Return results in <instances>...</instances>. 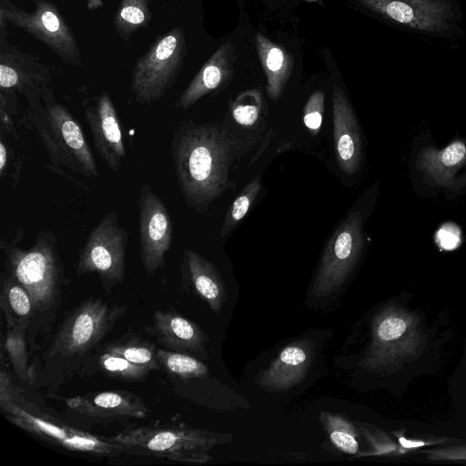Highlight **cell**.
Masks as SVG:
<instances>
[{
	"mask_svg": "<svg viewBox=\"0 0 466 466\" xmlns=\"http://www.w3.org/2000/svg\"><path fill=\"white\" fill-rule=\"evenodd\" d=\"M98 367L106 376L123 381H138L144 380L150 370L137 366L124 357L106 350L99 355Z\"/></svg>",
	"mask_w": 466,
	"mask_h": 466,
	"instance_id": "f546056e",
	"label": "cell"
},
{
	"mask_svg": "<svg viewBox=\"0 0 466 466\" xmlns=\"http://www.w3.org/2000/svg\"><path fill=\"white\" fill-rule=\"evenodd\" d=\"M125 454L154 456L181 462L203 463L217 443L215 434L194 429L173 417L168 422L127 427L112 436Z\"/></svg>",
	"mask_w": 466,
	"mask_h": 466,
	"instance_id": "8992f818",
	"label": "cell"
},
{
	"mask_svg": "<svg viewBox=\"0 0 466 466\" xmlns=\"http://www.w3.org/2000/svg\"><path fill=\"white\" fill-rule=\"evenodd\" d=\"M157 357L167 373L183 381L208 374V369L203 362L187 353L160 348L157 350Z\"/></svg>",
	"mask_w": 466,
	"mask_h": 466,
	"instance_id": "4316f807",
	"label": "cell"
},
{
	"mask_svg": "<svg viewBox=\"0 0 466 466\" xmlns=\"http://www.w3.org/2000/svg\"><path fill=\"white\" fill-rule=\"evenodd\" d=\"M365 7L405 26L426 31L447 30L453 19L446 0H358Z\"/></svg>",
	"mask_w": 466,
	"mask_h": 466,
	"instance_id": "2e32d148",
	"label": "cell"
},
{
	"mask_svg": "<svg viewBox=\"0 0 466 466\" xmlns=\"http://www.w3.org/2000/svg\"><path fill=\"white\" fill-rule=\"evenodd\" d=\"M312 353L307 341L289 344L257 378V384L268 391L291 389L304 379L312 361Z\"/></svg>",
	"mask_w": 466,
	"mask_h": 466,
	"instance_id": "d6986e66",
	"label": "cell"
},
{
	"mask_svg": "<svg viewBox=\"0 0 466 466\" xmlns=\"http://www.w3.org/2000/svg\"><path fill=\"white\" fill-rule=\"evenodd\" d=\"M149 0H122L116 13L115 27L120 37L128 40L139 28L151 20Z\"/></svg>",
	"mask_w": 466,
	"mask_h": 466,
	"instance_id": "83f0119b",
	"label": "cell"
},
{
	"mask_svg": "<svg viewBox=\"0 0 466 466\" xmlns=\"http://www.w3.org/2000/svg\"><path fill=\"white\" fill-rule=\"evenodd\" d=\"M82 105L97 155L107 167L117 172L127 153L118 115L110 95L105 92L86 98Z\"/></svg>",
	"mask_w": 466,
	"mask_h": 466,
	"instance_id": "5bb4252c",
	"label": "cell"
},
{
	"mask_svg": "<svg viewBox=\"0 0 466 466\" xmlns=\"http://www.w3.org/2000/svg\"><path fill=\"white\" fill-rule=\"evenodd\" d=\"M21 126L37 135L53 167L97 177L96 161L80 124L67 106L55 99L50 86L44 87L39 106L23 113Z\"/></svg>",
	"mask_w": 466,
	"mask_h": 466,
	"instance_id": "5b68a950",
	"label": "cell"
},
{
	"mask_svg": "<svg viewBox=\"0 0 466 466\" xmlns=\"http://www.w3.org/2000/svg\"><path fill=\"white\" fill-rule=\"evenodd\" d=\"M258 55L263 67L267 85L266 90L271 100H278L289 79L293 59L280 46L258 33L256 37Z\"/></svg>",
	"mask_w": 466,
	"mask_h": 466,
	"instance_id": "603a6c76",
	"label": "cell"
},
{
	"mask_svg": "<svg viewBox=\"0 0 466 466\" xmlns=\"http://www.w3.org/2000/svg\"><path fill=\"white\" fill-rule=\"evenodd\" d=\"M51 69L16 47L10 46L2 37L0 51V87L19 92L28 102V107L42 103V93L50 86Z\"/></svg>",
	"mask_w": 466,
	"mask_h": 466,
	"instance_id": "9a60e30c",
	"label": "cell"
},
{
	"mask_svg": "<svg viewBox=\"0 0 466 466\" xmlns=\"http://www.w3.org/2000/svg\"><path fill=\"white\" fill-rule=\"evenodd\" d=\"M186 53L182 28H172L157 38L132 71L130 89L138 105H148L163 98L175 84Z\"/></svg>",
	"mask_w": 466,
	"mask_h": 466,
	"instance_id": "ba28073f",
	"label": "cell"
},
{
	"mask_svg": "<svg viewBox=\"0 0 466 466\" xmlns=\"http://www.w3.org/2000/svg\"><path fill=\"white\" fill-rule=\"evenodd\" d=\"M418 166L440 185L466 181V146L455 141L439 151L426 149L419 157Z\"/></svg>",
	"mask_w": 466,
	"mask_h": 466,
	"instance_id": "7402d4cb",
	"label": "cell"
},
{
	"mask_svg": "<svg viewBox=\"0 0 466 466\" xmlns=\"http://www.w3.org/2000/svg\"><path fill=\"white\" fill-rule=\"evenodd\" d=\"M64 401L69 419L85 426L146 419L148 413L144 400L125 390L89 392L64 399Z\"/></svg>",
	"mask_w": 466,
	"mask_h": 466,
	"instance_id": "4fadbf2b",
	"label": "cell"
},
{
	"mask_svg": "<svg viewBox=\"0 0 466 466\" xmlns=\"http://www.w3.org/2000/svg\"><path fill=\"white\" fill-rule=\"evenodd\" d=\"M333 102V138L338 165L347 175L354 174L360 164L362 145L358 122L343 90L335 86Z\"/></svg>",
	"mask_w": 466,
	"mask_h": 466,
	"instance_id": "e0dca14e",
	"label": "cell"
},
{
	"mask_svg": "<svg viewBox=\"0 0 466 466\" xmlns=\"http://www.w3.org/2000/svg\"><path fill=\"white\" fill-rule=\"evenodd\" d=\"M128 233L120 226L118 215L111 210L104 215L88 234L79 251L76 275L96 273L106 294L125 278Z\"/></svg>",
	"mask_w": 466,
	"mask_h": 466,
	"instance_id": "9c48e42d",
	"label": "cell"
},
{
	"mask_svg": "<svg viewBox=\"0 0 466 466\" xmlns=\"http://www.w3.org/2000/svg\"><path fill=\"white\" fill-rule=\"evenodd\" d=\"M460 240V230L453 224L443 225L436 234V241L445 249L457 248Z\"/></svg>",
	"mask_w": 466,
	"mask_h": 466,
	"instance_id": "8d00e7d4",
	"label": "cell"
},
{
	"mask_svg": "<svg viewBox=\"0 0 466 466\" xmlns=\"http://www.w3.org/2000/svg\"><path fill=\"white\" fill-rule=\"evenodd\" d=\"M8 360L15 376L24 382L34 384V370L29 364V346L26 330L22 328L6 327L3 342Z\"/></svg>",
	"mask_w": 466,
	"mask_h": 466,
	"instance_id": "484cf974",
	"label": "cell"
},
{
	"mask_svg": "<svg viewBox=\"0 0 466 466\" xmlns=\"http://www.w3.org/2000/svg\"><path fill=\"white\" fill-rule=\"evenodd\" d=\"M0 308L6 327L22 328L27 332L33 317V306L29 294L7 271L1 275Z\"/></svg>",
	"mask_w": 466,
	"mask_h": 466,
	"instance_id": "cb8c5ba5",
	"label": "cell"
},
{
	"mask_svg": "<svg viewBox=\"0 0 466 466\" xmlns=\"http://www.w3.org/2000/svg\"><path fill=\"white\" fill-rule=\"evenodd\" d=\"M35 8L26 12L2 0L0 22H9L45 44L66 63L79 66L82 56L75 35L57 6L49 0H33Z\"/></svg>",
	"mask_w": 466,
	"mask_h": 466,
	"instance_id": "30bf717a",
	"label": "cell"
},
{
	"mask_svg": "<svg viewBox=\"0 0 466 466\" xmlns=\"http://www.w3.org/2000/svg\"><path fill=\"white\" fill-rule=\"evenodd\" d=\"M430 461L466 462V442L431 449L422 452Z\"/></svg>",
	"mask_w": 466,
	"mask_h": 466,
	"instance_id": "d590c367",
	"label": "cell"
},
{
	"mask_svg": "<svg viewBox=\"0 0 466 466\" xmlns=\"http://www.w3.org/2000/svg\"><path fill=\"white\" fill-rule=\"evenodd\" d=\"M425 344L420 319L392 303L372 319L371 341L359 364L370 370H390L416 359Z\"/></svg>",
	"mask_w": 466,
	"mask_h": 466,
	"instance_id": "52a82bcc",
	"label": "cell"
},
{
	"mask_svg": "<svg viewBox=\"0 0 466 466\" xmlns=\"http://www.w3.org/2000/svg\"><path fill=\"white\" fill-rule=\"evenodd\" d=\"M180 268L183 285L188 284L214 312H219L227 293L216 267L198 252L186 248Z\"/></svg>",
	"mask_w": 466,
	"mask_h": 466,
	"instance_id": "44dd1931",
	"label": "cell"
},
{
	"mask_svg": "<svg viewBox=\"0 0 466 466\" xmlns=\"http://www.w3.org/2000/svg\"><path fill=\"white\" fill-rule=\"evenodd\" d=\"M0 409L11 423L51 445L101 457L125 454L124 448L111 437L92 434L56 417L15 385L3 369L0 372Z\"/></svg>",
	"mask_w": 466,
	"mask_h": 466,
	"instance_id": "277c9868",
	"label": "cell"
},
{
	"mask_svg": "<svg viewBox=\"0 0 466 466\" xmlns=\"http://www.w3.org/2000/svg\"><path fill=\"white\" fill-rule=\"evenodd\" d=\"M147 329L164 349L207 358L205 350L207 338L203 330L171 308L166 310H155L153 325L147 327Z\"/></svg>",
	"mask_w": 466,
	"mask_h": 466,
	"instance_id": "ac0fdd59",
	"label": "cell"
},
{
	"mask_svg": "<svg viewBox=\"0 0 466 466\" xmlns=\"http://www.w3.org/2000/svg\"><path fill=\"white\" fill-rule=\"evenodd\" d=\"M362 224L361 214L352 211L329 239L313 283L316 297L329 295L349 278L363 248Z\"/></svg>",
	"mask_w": 466,
	"mask_h": 466,
	"instance_id": "8fae6325",
	"label": "cell"
},
{
	"mask_svg": "<svg viewBox=\"0 0 466 466\" xmlns=\"http://www.w3.org/2000/svg\"><path fill=\"white\" fill-rule=\"evenodd\" d=\"M8 138L0 133V177L3 180L9 176L11 185L15 187L20 178L24 157L16 154Z\"/></svg>",
	"mask_w": 466,
	"mask_h": 466,
	"instance_id": "836d02e7",
	"label": "cell"
},
{
	"mask_svg": "<svg viewBox=\"0 0 466 466\" xmlns=\"http://www.w3.org/2000/svg\"><path fill=\"white\" fill-rule=\"evenodd\" d=\"M155 345L148 339L137 334H126L108 343L104 350L118 354L135 365L158 370L160 364L157 357Z\"/></svg>",
	"mask_w": 466,
	"mask_h": 466,
	"instance_id": "d4e9b609",
	"label": "cell"
},
{
	"mask_svg": "<svg viewBox=\"0 0 466 466\" xmlns=\"http://www.w3.org/2000/svg\"><path fill=\"white\" fill-rule=\"evenodd\" d=\"M127 306L89 298L73 309L42 354L34 384L56 390L126 314ZM33 384V385H34Z\"/></svg>",
	"mask_w": 466,
	"mask_h": 466,
	"instance_id": "3957f363",
	"label": "cell"
},
{
	"mask_svg": "<svg viewBox=\"0 0 466 466\" xmlns=\"http://www.w3.org/2000/svg\"><path fill=\"white\" fill-rule=\"evenodd\" d=\"M262 111V96L259 89H249L238 95L231 106L234 121L245 128L253 127Z\"/></svg>",
	"mask_w": 466,
	"mask_h": 466,
	"instance_id": "1f68e13d",
	"label": "cell"
},
{
	"mask_svg": "<svg viewBox=\"0 0 466 466\" xmlns=\"http://www.w3.org/2000/svg\"><path fill=\"white\" fill-rule=\"evenodd\" d=\"M139 253L148 276L165 264L173 239V222L162 199L144 183L138 197Z\"/></svg>",
	"mask_w": 466,
	"mask_h": 466,
	"instance_id": "7c38bea8",
	"label": "cell"
},
{
	"mask_svg": "<svg viewBox=\"0 0 466 466\" xmlns=\"http://www.w3.org/2000/svg\"><path fill=\"white\" fill-rule=\"evenodd\" d=\"M233 51L230 42L218 48L178 96L174 107L187 110L204 96L226 84L233 73Z\"/></svg>",
	"mask_w": 466,
	"mask_h": 466,
	"instance_id": "ffe728a7",
	"label": "cell"
},
{
	"mask_svg": "<svg viewBox=\"0 0 466 466\" xmlns=\"http://www.w3.org/2000/svg\"><path fill=\"white\" fill-rule=\"evenodd\" d=\"M321 420L331 442L341 451L354 454L359 444L354 426L340 414L321 412Z\"/></svg>",
	"mask_w": 466,
	"mask_h": 466,
	"instance_id": "f1b7e54d",
	"label": "cell"
},
{
	"mask_svg": "<svg viewBox=\"0 0 466 466\" xmlns=\"http://www.w3.org/2000/svg\"><path fill=\"white\" fill-rule=\"evenodd\" d=\"M24 231L18 228L9 240L0 241L4 270L11 274L27 291L33 317L26 332L30 352L47 346L52 326L62 301L66 277L60 258L57 238L49 230H40L27 249L20 248Z\"/></svg>",
	"mask_w": 466,
	"mask_h": 466,
	"instance_id": "7a4b0ae2",
	"label": "cell"
},
{
	"mask_svg": "<svg viewBox=\"0 0 466 466\" xmlns=\"http://www.w3.org/2000/svg\"><path fill=\"white\" fill-rule=\"evenodd\" d=\"M96 2H101V0H95Z\"/></svg>",
	"mask_w": 466,
	"mask_h": 466,
	"instance_id": "f35d334b",
	"label": "cell"
},
{
	"mask_svg": "<svg viewBox=\"0 0 466 466\" xmlns=\"http://www.w3.org/2000/svg\"><path fill=\"white\" fill-rule=\"evenodd\" d=\"M325 106V95L317 90L310 95L303 109V123L312 136H317L321 128Z\"/></svg>",
	"mask_w": 466,
	"mask_h": 466,
	"instance_id": "e575fe53",
	"label": "cell"
},
{
	"mask_svg": "<svg viewBox=\"0 0 466 466\" xmlns=\"http://www.w3.org/2000/svg\"><path fill=\"white\" fill-rule=\"evenodd\" d=\"M246 144L218 124H198L192 118L175 124L170 154L187 207L205 212L228 189L230 167Z\"/></svg>",
	"mask_w": 466,
	"mask_h": 466,
	"instance_id": "6da1fadb",
	"label": "cell"
},
{
	"mask_svg": "<svg viewBox=\"0 0 466 466\" xmlns=\"http://www.w3.org/2000/svg\"><path fill=\"white\" fill-rule=\"evenodd\" d=\"M308 2H316V1H319V0H306Z\"/></svg>",
	"mask_w": 466,
	"mask_h": 466,
	"instance_id": "74e56055",
	"label": "cell"
},
{
	"mask_svg": "<svg viewBox=\"0 0 466 466\" xmlns=\"http://www.w3.org/2000/svg\"><path fill=\"white\" fill-rule=\"evenodd\" d=\"M23 113L20 112L16 91H0V133L19 141L18 125H21Z\"/></svg>",
	"mask_w": 466,
	"mask_h": 466,
	"instance_id": "d6a6232c",
	"label": "cell"
},
{
	"mask_svg": "<svg viewBox=\"0 0 466 466\" xmlns=\"http://www.w3.org/2000/svg\"><path fill=\"white\" fill-rule=\"evenodd\" d=\"M261 187L260 176L256 177L239 192L229 206L221 228V238H225L246 217Z\"/></svg>",
	"mask_w": 466,
	"mask_h": 466,
	"instance_id": "4dcf8cb0",
	"label": "cell"
}]
</instances>
